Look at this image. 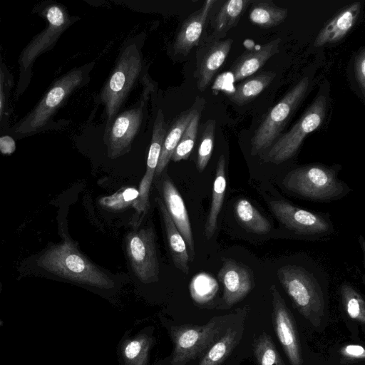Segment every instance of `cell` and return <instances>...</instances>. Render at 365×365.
<instances>
[{
	"label": "cell",
	"instance_id": "obj_1",
	"mask_svg": "<svg viewBox=\"0 0 365 365\" xmlns=\"http://www.w3.org/2000/svg\"><path fill=\"white\" fill-rule=\"evenodd\" d=\"M141 69L140 51L135 44H130L120 54L100 93L99 98L104 106L108 125L116 117L138 80Z\"/></svg>",
	"mask_w": 365,
	"mask_h": 365
},
{
	"label": "cell",
	"instance_id": "obj_2",
	"mask_svg": "<svg viewBox=\"0 0 365 365\" xmlns=\"http://www.w3.org/2000/svg\"><path fill=\"white\" fill-rule=\"evenodd\" d=\"M277 275L284 290L302 315L319 327L324 314V299L316 278L299 266L280 267Z\"/></svg>",
	"mask_w": 365,
	"mask_h": 365
},
{
	"label": "cell",
	"instance_id": "obj_3",
	"mask_svg": "<svg viewBox=\"0 0 365 365\" xmlns=\"http://www.w3.org/2000/svg\"><path fill=\"white\" fill-rule=\"evenodd\" d=\"M309 78H302L267 113L251 140V154L257 155L271 147L305 98Z\"/></svg>",
	"mask_w": 365,
	"mask_h": 365
},
{
	"label": "cell",
	"instance_id": "obj_4",
	"mask_svg": "<svg viewBox=\"0 0 365 365\" xmlns=\"http://www.w3.org/2000/svg\"><path fill=\"white\" fill-rule=\"evenodd\" d=\"M282 183L289 190L313 200H330L345 191L344 183L337 178L336 169L313 164L289 172Z\"/></svg>",
	"mask_w": 365,
	"mask_h": 365
},
{
	"label": "cell",
	"instance_id": "obj_5",
	"mask_svg": "<svg viewBox=\"0 0 365 365\" xmlns=\"http://www.w3.org/2000/svg\"><path fill=\"white\" fill-rule=\"evenodd\" d=\"M229 317V315L216 317L203 326H187L175 329L172 365H185L205 354L225 334L228 328Z\"/></svg>",
	"mask_w": 365,
	"mask_h": 365
},
{
	"label": "cell",
	"instance_id": "obj_6",
	"mask_svg": "<svg viewBox=\"0 0 365 365\" xmlns=\"http://www.w3.org/2000/svg\"><path fill=\"white\" fill-rule=\"evenodd\" d=\"M327 110L326 96H317L292 128L272 144L264 160L278 164L292 158L305 138L323 124Z\"/></svg>",
	"mask_w": 365,
	"mask_h": 365
},
{
	"label": "cell",
	"instance_id": "obj_7",
	"mask_svg": "<svg viewBox=\"0 0 365 365\" xmlns=\"http://www.w3.org/2000/svg\"><path fill=\"white\" fill-rule=\"evenodd\" d=\"M83 80L84 71L82 68H78L56 81L34 110L16 125L14 132L25 134L43 128Z\"/></svg>",
	"mask_w": 365,
	"mask_h": 365
},
{
	"label": "cell",
	"instance_id": "obj_8",
	"mask_svg": "<svg viewBox=\"0 0 365 365\" xmlns=\"http://www.w3.org/2000/svg\"><path fill=\"white\" fill-rule=\"evenodd\" d=\"M53 264L58 274L70 280L101 289L114 287L113 281L71 241H66L55 250Z\"/></svg>",
	"mask_w": 365,
	"mask_h": 365
},
{
	"label": "cell",
	"instance_id": "obj_9",
	"mask_svg": "<svg viewBox=\"0 0 365 365\" xmlns=\"http://www.w3.org/2000/svg\"><path fill=\"white\" fill-rule=\"evenodd\" d=\"M153 228L130 232L125 237V251L133 273L145 284L159 279V262Z\"/></svg>",
	"mask_w": 365,
	"mask_h": 365
},
{
	"label": "cell",
	"instance_id": "obj_10",
	"mask_svg": "<svg viewBox=\"0 0 365 365\" xmlns=\"http://www.w3.org/2000/svg\"><path fill=\"white\" fill-rule=\"evenodd\" d=\"M42 13L47 20V26L22 51L19 59L21 76L26 72L29 73L36 58L51 49L71 24L69 16L63 6L48 5Z\"/></svg>",
	"mask_w": 365,
	"mask_h": 365
},
{
	"label": "cell",
	"instance_id": "obj_11",
	"mask_svg": "<svg viewBox=\"0 0 365 365\" xmlns=\"http://www.w3.org/2000/svg\"><path fill=\"white\" fill-rule=\"evenodd\" d=\"M143 115V105L136 106L119 114L107 127L104 142L108 158L115 159L130 152L140 128Z\"/></svg>",
	"mask_w": 365,
	"mask_h": 365
},
{
	"label": "cell",
	"instance_id": "obj_12",
	"mask_svg": "<svg viewBox=\"0 0 365 365\" xmlns=\"http://www.w3.org/2000/svg\"><path fill=\"white\" fill-rule=\"evenodd\" d=\"M272 321L277 336L291 365H302L303 359L294 319L276 287L270 288Z\"/></svg>",
	"mask_w": 365,
	"mask_h": 365
},
{
	"label": "cell",
	"instance_id": "obj_13",
	"mask_svg": "<svg viewBox=\"0 0 365 365\" xmlns=\"http://www.w3.org/2000/svg\"><path fill=\"white\" fill-rule=\"evenodd\" d=\"M162 174L158 183V190L162 196L161 199L186 243L189 260L192 261L195 256L194 241L185 202L167 173Z\"/></svg>",
	"mask_w": 365,
	"mask_h": 365
},
{
	"label": "cell",
	"instance_id": "obj_14",
	"mask_svg": "<svg viewBox=\"0 0 365 365\" xmlns=\"http://www.w3.org/2000/svg\"><path fill=\"white\" fill-rule=\"evenodd\" d=\"M275 217L287 227L304 234L328 232L330 224L322 216L295 207L287 202L274 200L269 202Z\"/></svg>",
	"mask_w": 365,
	"mask_h": 365
},
{
	"label": "cell",
	"instance_id": "obj_15",
	"mask_svg": "<svg viewBox=\"0 0 365 365\" xmlns=\"http://www.w3.org/2000/svg\"><path fill=\"white\" fill-rule=\"evenodd\" d=\"M166 132L164 115L163 110L160 109L153 123L151 142L147 158L146 171L139 185L138 198L133 205L139 217L140 215L143 216L149 207L150 190L155 175Z\"/></svg>",
	"mask_w": 365,
	"mask_h": 365
},
{
	"label": "cell",
	"instance_id": "obj_16",
	"mask_svg": "<svg viewBox=\"0 0 365 365\" xmlns=\"http://www.w3.org/2000/svg\"><path fill=\"white\" fill-rule=\"evenodd\" d=\"M218 277L224 287L223 299L232 306L243 299L254 287L252 270L232 259H225Z\"/></svg>",
	"mask_w": 365,
	"mask_h": 365
},
{
	"label": "cell",
	"instance_id": "obj_17",
	"mask_svg": "<svg viewBox=\"0 0 365 365\" xmlns=\"http://www.w3.org/2000/svg\"><path fill=\"white\" fill-rule=\"evenodd\" d=\"M361 10V3L356 1L341 9L317 34L314 46H322L344 38L355 25Z\"/></svg>",
	"mask_w": 365,
	"mask_h": 365
},
{
	"label": "cell",
	"instance_id": "obj_18",
	"mask_svg": "<svg viewBox=\"0 0 365 365\" xmlns=\"http://www.w3.org/2000/svg\"><path fill=\"white\" fill-rule=\"evenodd\" d=\"M280 43L281 38L277 37L242 53L230 67L234 81H242L256 73L271 57L279 53Z\"/></svg>",
	"mask_w": 365,
	"mask_h": 365
},
{
	"label": "cell",
	"instance_id": "obj_19",
	"mask_svg": "<svg viewBox=\"0 0 365 365\" xmlns=\"http://www.w3.org/2000/svg\"><path fill=\"white\" fill-rule=\"evenodd\" d=\"M215 0H207L202 6L191 14L182 24L174 41V51L186 56L198 44L207 16Z\"/></svg>",
	"mask_w": 365,
	"mask_h": 365
},
{
	"label": "cell",
	"instance_id": "obj_20",
	"mask_svg": "<svg viewBox=\"0 0 365 365\" xmlns=\"http://www.w3.org/2000/svg\"><path fill=\"white\" fill-rule=\"evenodd\" d=\"M155 201L159 210L168 247L174 265L184 274H188L189 255L186 243L168 214L161 197L157 196Z\"/></svg>",
	"mask_w": 365,
	"mask_h": 365
},
{
	"label": "cell",
	"instance_id": "obj_21",
	"mask_svg": "<svg viewBox=\"0 0 365 365\" xmlns=\"http://www.w3.org/2000/svg\"><path fill=\"white\" fill-rule=\"evenodd\" d=\"M233 40H217L211 43L200 58L197 68V85L205 91L228 56Z\"/></svg>",
	"mask_w": 365,
	"mask_h": 365
},
{
	"label": "cell",
	"instance_id": "obj_22",
	"mask_svg": "<svg viewBox=\"0 0 365 365\" xmlns=\"http://www.w3.org/2000/svg\"><path fill=\"white\" fill-rule=\"evenodd\" d=\"M205 103L203 99L200 98L190 109L182 113L173 122L164 138L160 158L155 170V176L158 178L162 175L165 168L169 163L172 155L190 120L198 108Z\"/></svg>",
	"mask_w": 365,
	"mask_h": 365
},
{
	"label": "cell",
	"instance_id": "obj_23",
	"mask_svg": "<svg viewBox=\"0 0 365 365\" xmlns=\"http://www.w3.org/2000/svg\"><path fill=\"white\" fill-rule=\"evenodd\" d=\"M225 163V158L222 154L217 163L212 200L205 226V235L208 240L212 237L215 232L217 217L223 204L227 186Z\"/></svg>",
	"mask_w": 365,
	"mask_h": 365
},
{
	"label": "cell",
	"instance_id": "obj_24",
	"mask_svg": "<svg viewBox=\"0 0 365 365\" xmlns=\"http://www.w3.org/2000/svg\"><path fill=\"white\" fill-rule=\"evenodd\" d=\"M273 71H262L245 78L230 95V99L237 106L247 104L259 96L274 80Z\"/></svg>",
	"mask_w": 365,
	"mask_h": 365
},
{
	"label": "cell",
	"instance_id": "obj_25",
	"mask_svg": "<svg viewBox=\"0 0 365 365\" xmlns=\"http://www.w3.org/2000/svg\"><path fill=\"white\" fill-rule=\"evenodd\" d=\"M288 15V9L277 6L272 1H255L249 12L250 21L262 28H271L282 23Z\"/></svg>",
	"mask_w": 365,
	"mask_h": 365
},
{
	"label": "cell",
	"instance_id": "obj_26",
	"mask_svg": "<svg viewBox=\"0 0 365 365\" xmlns=\"http://www.w3.org/2000/svg\"><path fill=\"white\" fill-rule=\"evenodd\" d=\"M240 331L229 327L225 334L204 354L199 365H220L238 343Z\"/></svg>",
	"mask_w": 365,
	"mask_h": 365
},
{
	"label": "cell",
	"instance_id": "obj_27",
	"mask_svg": "<svg viewBox=\"0 0 365 365\" xmlns=\"http://www.w3.org/2000/svg\"><path fill=\"white\" fill-rule=\"evenodd\" d=\"M251 4L250 0H230L220 9L214 22L215 33L225 34L235 27Z\"/></svg>",
	"mask_w": 365,
	"mask_h": 365
},
{
	"label": "cell",
	"instance_id": "obj_28",
	"mask_svg": "<svg viewBox=\"0 0 365 365\" xmlns=\"http://www.w3.org/2000/svg\"><path fill=\"white\" fill-rule=\"evenodd\" d=\"M235 213L240 224L251 232L265 234L271 229L269 222L245 199L237 202Z\"/></svg>",
	"mask_w": 365,
	"mask_h": 365
},
{
	"label": "cell",
	"instance_id": "obj_29",
	"mask_svg": "<svg viewBox=\"0 0 365 365\" xmlns=\"http://www.w3.org/2000/svg\"><path fill=\"white\" fill-rule=\"evenodd\" d=\"M203 106L204 104L198 108L182 133L172 155L171 160L178 162L182 160H187L189 158L197 138L199 121Z\"/></svg>",
	"mask_w": 365,
	"mask_h": 365
},
{
	"label": "cell",
	"instance_id": "obj_30",
	"mask_svg": "<svg viewBox=\"0 0 365 365\" xmlns=\"http://www.w3.org/2000/svg\"><path fill=\"white\" fill-rule=\"evenodd\" d=\"M254 354L258 365H285L271 336L265 333L255 341Z\"/></svg>",
	"mask_w": 365,
	"mask_h": 365
},
{
	"label": "cell",
	"instance_id": "obj_31",
	"mask_svg": "<svg viewBox=\"0 0 365 365\" xmlns=\"http://www.w3.org/2000/svg\"><path fill=\"white\" fill-rule=\"evenodd\" d=\"M341 294L349 317L364 325L365 302L361 295L348 284H344L341 286Z\"/></svg>",
	"mask_w": 365,
	"mask_h": 365
},
{
	"label": "cell",
	"instance_id": "obj_32",
	"mask_svg": "<svg viewBox=\"0 0 365 365\" xmlns=\"http://www.w3.org/2000/svg\"><path fill=\"white\" fill-rule=\"evenodd\" d=\"M139 196L138 190L132 187H123L110 195L103 196L98 204L105 209L120 211L134 205Z\"/></svg>",
	"mask_w": 365,
	"mask_h": 365
},
{
	"label": "cell",
	"instance_id": "obj_33",
	"mask_svg": "<svg viewBox=\"0 0 365 365\" xmlns=\"http://www.w3.org/2000/svg\"><path fill=\"white\" fill-rule=\"evenodd\" d=\"M204 125L197 158V168L199 172H202L205 170L212 155L216 121L214 119H209Z\"/></svg>",
	"mask_w": 365,
	"mask_h": 365
},
{
	"label": "cell",
	"instance_id": "obj_34",
	"mask_svg": "<svg viewBox=\"0 0 365 365\" xmlns=\"http://www.w3.org/2000/svg\"><path fill=\"white\" fill-rule=\"evenodd\" d=\"M150 341L145 336H136L125 344L123 351L126 365H145Z\"/></svg>",
	"mask_w": 365,
	"mask_h": 365
},
{
	"label": "cell",
	"instance_id": "obj_35",
	"mask_svg": "<svg viewBox=\"0 0 365 365\" xmlns=\"http://www.w3.org/2000/svg\"><path fill=\"white\" fill-rule=\"evenodd\" d=\"M217 290V283L210 275L200 273L192 279L190 283V292L193 299L198 302L210 299Z\"/></svg>",
	"mask_w": 365,
	"mask_h": 365
},
{
	"label": "cell",
	"instance_id": "obj_36",
	"mask_svg": "<svg viewBox=\"0 0 365 365\" xmlns=\"http://www.w3.org/2000/svg\"><path fill=\"white\" fill-rule=\"evenodd\" d=\"M354 73L355 77L361 91L362 94L365 95V48L361 47L356 53L354 58Z\"/></svg>",
	"mask_w": 365,
	"mask_h": 365
},
{
	"label": "cell",
	"instance_id": "obj_37",
	"mask_svg": "<svg viewBox=\"0 0 365 365\" xmlns=\"http://www.w3.org/2000/svg\"><path fill=\"white\" fill-rule=\"evenodd\" d=\"M341 354L349 359H364V348L358 344H349L341 349Z\"/></svg>",
	"mask_w": 365,
	"mask_h": 365
},
{
	"label": "cell",
	"instance_id": "obj_38",
	"mask_svg": "<svg viewBox=\"0 0 365 365\" xmlns=\"http://www.w3.org/2000/svg\"><path fill=\"white\" fill-rule=\"evenodd\" d=\"M16 150L14 140L9 135L0 137V152L2 154L10 155Z\"/></svg>",
	"mask_w": 365,
	"mask_h": 365
},
{
	"label": "cell",
	"instance_id": "obj_39",
	"mask_svg": "<svg viewBox=\"0 0 365 365\" xmlns=\"http://www.w3.org/2000/svg\"><path fill=\"white\" fill-rule=\"evenodd\" d=\"M2 110H3V93H2V88H1V83L0 81V120L1 119Z\"/></svg>",
	"mask_w": 365,
	"mask_h": 365
}]
</instances>
